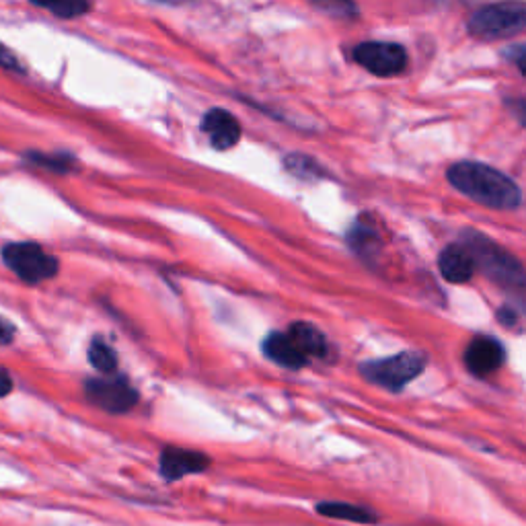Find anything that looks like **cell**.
Listing matches in <instances>:
<instances>
[{"label": "cell", "instance_id": "6da1fadb", "mask_svg": "<svg viewBox=\"0 0 526 526\" xmlns=\"http://www.w3.org/2000/svg\"><path fill=\"white\" fill-rule=\"evenodd\" d=\"M450 185L473 202L494 210H516L522 202L520 187L502 171L473 161L455 163L446 173Z\"/></svg>", "mask_w": 526, "mask_h": 526}, {"label": "cell", "instance_id": "7a4b0ae2", "mask_svg": "<svg viewBox=\"0 0 526 526\" xmlns=\"http://www.w3.org/2000/svg\"><path fill=\"white\" fill-rule=\"evenodd\" d=\"M463 245L473 255L475 270H481L487 278L500 284L502 288L514 290L518 294L524 292V270L512 253H508L504 247H500L479 231L465 233Z\"/></svg>", "mask_w": 526, "mask_h": 526}, {"label": "cell", "instance_id": "3957f363", "mask_svg": "<svg viewBox=\"0 0 526 526\" xmlns=\"http://www.w3.org/2000/svg\"><path fill=\"white\" fill-rule=\"evenodd\" d=\"M428 358L422 352H401L389 358L370 360L360 366L362 377L387 391H401L426 370Z\"/></svg>", "mask_w": 526, "mask_h": 526}, {"label": "cell", "instance_id": "277c9868", "mask_svg": "<svg viewBox=\"0 0 526 526\" xmlns=\"http://www.w3.org/2000/svg\"><path fill=\"white\" fill-rule=\"evenodd\" d=\"M0 255H3L5 266L25 284H40L54 278L60 270L58 259L37 243H7Z\"/></svg>", "mask_w": 526, "mask_h": 526}, {"label": "cell", "instance_id": "5b68a950", "mask_svg": "<svg viewBox=\"0 0 526 526\" xmlns=\"http://www.w3.org/2000/svg\"><path fill=\"white\" fill-rule=\"evenodd\" d=\"M526 25V5L522 3H498L485 5L469 19V31L481 40H504L516 35Z\"/></svg>", "mask_w": 526, "mask_h": 526}, {"label": "cell", "instance_id": "8992f818", "mask_svg": "<svg viewBox=\"0 0 526 526\" xmlns=\"http://www.w3.org/2000/svg\"><path fill=\"white\" fill-rule=\"evenodd\" d=\"M354 60L374 77H395L407 66V52L393 42H364L354 48Z\"/></svg>", "mask_w": 526, "mask_h": 526}, {"label": "cell", "instance_id": "52a82bcc", "mask_svg": "<svg viewBox=\"0 0 526 526\" xmlns=\"http://www.w3.org/2000/svg\"><path fill=\"white\" fill-rule=\"evenodd\" d=\"M87 399L107 413H128L138 403V391L124 377L91 379L85 383Z\"/></svg>", "mask_w": 526, "mask_h": 526}, {"label": "cell", "instance_id": "ba28073f", "mask_svg": "<svg viewBox=\"0 0 526 526\" xmlns=\"http://www.w3.org/2000/svg\"><path fill=\"white\" fill-rule=\"evenodd\" d=\"M212 459L202 450H190L181 446H165L159 457V473L167 483L181 481L190 475L208 471Z\"/></svg>", "mask_w": 526, "mask_h": 526}, {"label": "cell", "instance_id": "9c48e42d", "mask_svg": "<svg viewBox=\"0 0 526 526\" xmlns=\"http://www.w3.org/2000/svg\"><path fill=\"white\" fill-rule=\"evenodd\" d=\"M506 362V350L492 335H477L465 350V366L475 377H490Z\"/></svg>", "mask_w": 526, "mask_h": 526}, {"label": "cell", "instance_id": "30bf717a", "mask_svg": "<svg viewBox=\"0 0 526 526\" xmlns=\"http://www.w3.org/2000/svg\"><path fill=\"white\" fill-rule=\"evenodd\" d=\"M202 130L216 150H229L241 140L239 120L231 114V111L222 107H214L206 111V116L202 120Z\"/></svg>", "mask_w": 526, "mask_h": 526}, {"label": "cell", "instance_id": "8fae6325", "mask_svg": "<svg viewBox=\"0 0 526 526\" xmlns=\"http://www.w3.org/2000/svg\"><path fill=\"white\" fill-rule=\"evenodd\" d=\"M438 268L444 280H448L450 284H465L477 272L473 255L463 243L446 247L438 257Z\"/></svg>", "mask_w": 526, "mask_h": 526}, {"label": "cell", "instance_id": "7c38bea8", "mask_svg": "<svg viewBox=\"0 0 526 526\" xmlns=\"http://www.w3.org/2000/svg\"><path fill=\"white\" fill-rule=\"evenodd\" d=\"M261 350L272 362L288 370H298L307 364V358L300 354V350L294 346L288 333H280V331L270 333L266 340H263Z\"/></svg>", "mask_w": 526, "mask_h": 526}, {"label": "cell", "instance_id": "4fadbf2b", "mask_svg": "<svg viewBox=\"0 0 526 526\" xmlns=\"http://www.w3.org/2000/svg\"><path fill=\"white\" fill-rule=\"evenodd\" d=\"M315 512L323 518L331 520H346L354 524H379L381 514L372 510L370 506H360L352 502H337V500H325L315 506Z\"/></svg>", "mask_w": 526, "mask_h": 526}, {"label": "cell", "instance_id": "5bb4252c", "mask_svg": "<svg viewBox=\"0 0 526 526\" xmlns=\"http://www.w3.org/2000/svg\"><path fill=\"white\" fill-rule=\"evenodd\" d=\"M288 337L307 360L309 358H327V354H329V344L325 340V335L313 323H305V321L292 323L288 329Z\"/></svg>", "mask_w": 526, "mask_h": 526}, {"label": "cell", "instance_id": "9a60e30c", "mask_svg": "<svg viewBox=\"0 0 526 526\" xmlns=\"http://www.w3.org/2000/svg\"><path fill=\"white\" fill-rule=\"evenodd\" d=\"M89 362L95 370L103 374H111L118 368V354L103 340V337H93V342L89 346Z\"/></svg>", "mask_w": 526, "mask_h": 526}, {"label": "cell", "instance_id": "2e32d148", "mask_svg": "<svg viewBox=\"0 0 526 526\" xmlns=\"http://www.w3.org/2000/svg\"><path fill=\"white\" fill-rule=\"evenodd\" d=\"M31 165L35 167H44L54 173H70L74 169V157L68 153H54V155H42V153H29L25 157Z\"/></svg>", "mask_w": 526, "mask_h": 526}, {"label": "cell", "instance_id": "e0dca14e", "mask_svg": "<svg viewBox=\"0 0 526 526\" xmlns=\"http://www.w3.org/2000/svg\"><path fill=\"white\" fill-rule=\"evenodd\" d=\"M33 5L54 13L60 19L81 17L83 13H87L91 9V5H87V3H64V0H62V3H33Z\"/></svg>", "mask_w": 526, "mask_h": 526}, {"label": "cell", "instance_id": "ac0fdd59", "mask_svg": "<svg viewBox=\"0 0 526 526\" xmlns=\"http://www.w3.org/2000/svg\"><path fill=\"white\" fill-rule=\"evenodd\" d=\"M286 169L298 177H315L319 175V167L313 159L303 155H290L286 159Z\"/></svg>", "mask_w": 526, "mask_h": 526}, {"label": "cell", "instance_id": "d6986e66", "mask_svg": "<svg viewBox=\"0 0 526 526\" xmlns=\"http://www.w3.org/2000/svg\"><path fill=\"white\" fill-rule=\"evenodd\" d=\"M0 66L7 68V70H15V72H23L21 68V62L19 58L5 46V44H0Z\"/></svg>", "mask_w": 526, "mask_h": 526}, {"label": "cell", "instance_id": "ffe728a7", "mask_svg": "<svg viewBox=\"0 0 526 526\" xmlns=\"http://www.w3.org/2000/svg\"><path fill=\"white\" fill-rule=\"evenodd\" d=\"M15 340V325L0 317V346H9Z\"/></svg>", "mask_w": 526, "mask_h": 526}, {"label": "cell", "instance_id": "44dd1931", "mask_svg": "<svg viewBox=\"0 0 526 526\" xmlns=\"http://www.w3.org/2000/svg\"><path fill=\"white\" fill-rule=\"evenodd\" d=\"M524 46H512V48H508V52H504V56L508 58V60H514V64H516V68L520 70V72H524Z\"/></svg>", "mask_w": 526, "mask_h": 526}, {"label": "cell", "instance_id": "7402d4cb", "mask_svg": "<svg viewBox=\"0 0 526 526\" xmlns=\"http://www.w3.org/2000/svg\"><path fill=\"white\" fill-rule=\"evenodd\" d=\"M13 391V379L7 370L0 368V397H7Z\"/></svg>", "mask_w": 526, "mask_h": 526}]
</instances>
